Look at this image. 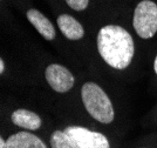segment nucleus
I'll list each match as a JSON object with an SVG mask.
<instances>
[{
	"instance_id": "nucleus-1",
	"label": "nucleus",
	"mask_w": 157,
	"mask_h": 148,
	"mask_svg": "<svg viewBox=\"0 0 157 148\" xmlns=\"http://www.w3.org/2000/svg\"><path fill=\"white\" fill-rule=\"evenodd\" d=\"M98 50L101 58L110 67L124 70L131 64L135 46L127 30L117 25H107L98 31Z\"/></svg>"
},
{
	"instance_id": "nucleus-2",
	"label": "nucleus",
	"mask_w": 157,
	"mask_h": 148,
	"mask_svg": "<svg viewBox=\"0 0 157 148\" xmlns=\"http://www.w3.org/2000/svg\"><path fill=\"white\" fill-rule=\"evenodd\" d=\"M81 97L87 112L101 123L113 122L115 113L110 99L98 85L86 82L81 90Z\"/></svg>"
},
{
	"instance_id": "nucleus-3",
	"label": "nucleus",
	"mask_w": 157,
	"mask_h": 148,
	"mask_svg": "<svg viewBox=\"0 0 157 148\" xmlns=\"http://www.w3.org/2000/svg\"><path fill=\"white\" fill-rule=\"evenodd\" d=\"M132 25L141 38H152L157 32L156 4L151 0H142L135 8Z\"/></svg>"
},
{
	"instance_id": "nucleus-4",
	"label": "nucleus",
	"mask_w": 157,
	"mask_h": 148,
	"mask_svg": "<svg viewBox=\"0 0 157 148\" xmlns=\"http://www.w3.org/2000/svg\"><path fill=\"white\" fill-rule=\"evenodd\" d=\"M74 148H110L109 141L103 134L93 132L81 126H68L63 130Z\"/></svg>"
},
{
	"instance_id": "nucleus-5",
	"label": "nucleus",
	"mask_w": 157,
	"mask_h": 148,
	"mask_svg": "<svg viewBox=\"0 0 157 148\" xmlns=\"http://www.w3.org/2000/svg\"><path fill=\"white\" fill-rule=\"evenodd\" d=\"M46 80L55 92L66 93L72 90L75 79L66 67L58 64L49 65L46 68Z\"/></svg>"
},
{
	"instance_id": "nucleus-6",
	"label": "nucleus",
	"mask_w": 157,
	"mask_h": 148,
	"mask_svg": "<svg viewBox=\"0 0 157 148\" xmlns=\"http://www.w3.org/2000/svg\"><path fill=\"white\" fill-rule=\"evenodd\" d=\"M7 148H47L45 142L36 135L27 132H18L6 141Z\"/></svg>"
},
{
	"instance_id": "nucleus-7",
	"label": "nucleus",
	"mask_w": 157,
	"mask_h": 148,
	"mask_svg": "<svg viewBox=\"0 0 157 148\" xmlns=\"http://www.w3.org/2000/svg\"><path fill=\"white\" fill-rule=\"evenodd\" d=\"M58 26L60 31L69 40H78L85 35L82 25L69 14H61L58 18Z\"/></svg>"
},
{
	"instance_id": "nucleus-8",
	"label": "nucleus",
	"mask_w": 157,
	"mask_h": 148,
	"mask_svg": "<svg viewBox=\"0 0 157 148\" xmlns=\"http://www.w3.org/2000/svg\"><path fill=\"white\" fill-rule=\"evenodd\" d=\"M27 19L31 21L35 30L47 40H53L55 37V30L53 27L52 22L47 19L46 17L42 14L41 12H39L38 10H28L26 13Z\"/></svg>"
},
{
	"instance_id": "nucleus-9",
	"label": "nucleus",
	"mask_w": 157,
	"mask_h": 148,
	"mask_svg": "<svg viewBox=\"0 0 157 148\" xmlns=\"http://www.w3.org/2000/svg\"><path fill=\"white\" fill-rule=\"evenodd\" d=\"M11 120L14 125L28 130H36L41 127V118L34 112L27 110H17L12 113Z\"/></svg>"
},
{
	"instance_id": "nucleus-10",
	"label": "nucleus",
	"mask_w": 157,
	"mask_h": 148,
	"mask_svg": "<svg viewBox=\"0 0 157 148\" xmlns=\"http://www.w3.org/2000/svg\"><path fill=\"white\" fill-rule=\"evenodd\" d=\"M49 142L52 148H74L69 138L62 130H54L51 135Z\"/></svg>"
},
{
	"instance_id": "nucleus-11",
	"label": "nucleus",
	"mask_w": 157,
	"mask_h": 148,
	"mask_svg": "<svg viewBox=\"0 0 157 148\" xmlns=\"http://www.w3.org/2000/svg\"><path fill=\"white\" fill-rule=\"evenodd\" d=\"M67 5L75 11H83L87 8L89 0H66Z\"/></svg>"
},
{
	"instance_id": "nucleus-12",
	"label": "nucleus",
	"mask_w": 157,
	"mask_h": 148,
	"mask_svg": "<svg viewBox=\"0 0 157 148\" xmlns=\"http://www.w3.org/2000/svg\"><path fill=\"white\" fill-rule=\"evenodd\" d=\"M5 72V62L2 59H0V74H2Z\"/></svg>"
},
{
	"instance_id": "nucleus-13",
	"label": "nucleus",
	"mask_w": 157,
	"mask_h": 148,
	"mask_svg": "<svg viewBox=\"0 0 157 148\" xmlns=\"http://www.w3.org/2000/svg\"><path fill=\"white\" fill-rule=\"evenodd\" d=\"M0 148H7L6 147V141H5L2 138L0 139Z\"/></svg>"
},
{
	"instance_id": "nucleus-14",
	"label": "nucleus",
	"mask_w": 157,
	"mask_h": 148,
	"mask_svg": "<svg viewBox=\"0 0 157 148\" xmlns=\"http://www.w3.org/2000/svg\"><path fill=\"white\" fill-rule=\"evenodd\" d=\"M154 70H155V73L157 74V55L155 58V62H154Z\"/></svg>"
}]
</instances>
